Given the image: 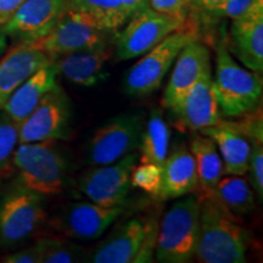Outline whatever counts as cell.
I'll return each instance as SVG.
<instances>
[{"mask_svg":"<svg viewBox=\"0 0 263 263\" xmlns=\"http://www.w3.org/2000/svg\"><path fill=\"white\" fill-rule=\"evenodd\" d=\"M200 228L195 257L201 263H244L249 233L213 196L199 197Z\"/></svg>","mask_w":263,"mask_h":263,"instance_id":"6da1fadb","label":"cell"},{"mask_svg":"<svg viewBox=\"0 0 263 263\" xmlns=\"http://www.w3.org/2000/svg\"><path fill=\"white\" fill-rule=\"evenodd\" d=\"M212 85L223 116L238 118L261 107L262 73L241 67L234 60L227 48L226 35L217 43Z\"/></svg>","mask_w":263,"mask_h":263,"instance_id":"7a4b0ae2","label":"cell"},{"mask_svg":"<svg viewBox=\"0 0 263 263\" xmlns=\"http://www.w3.org/2000/svg\"><path fill=\"white\" fill-rule=\"evenodd\" d=\"M11 162L17 170L16 180L44 197L61 194L70 185L68 161L57 141L18 144Z\"/></svg>","mask_w":263,"mask_h":263,"instance_id":"3957f363","label":"cell"},{"mask_svg":"<svg viewBox=\"0 0 263 263\" xmlns=\"http://www.w3.org/2000/svg\"><path fill=\"white\" fill-rule=\"evenodd\" d=\"M163 216L157 232L155 258L161 263H188L195 257L200 228L196 194L179 197Z\"/></svg>","mask_w":263,"mask_h":263,"instance_id":"277c9868","label":"cell"},{"mask_svg":"<svg viewBox=\"0 0 263 263\" xmlns=\"http://www.w3.org/2000/svg\"><path fill=\"white\" fill-rule=\"evenodd\" d=\"M156 216L130 218L117 227L88 256L93 263H149L155 254Z\"/></svg>","mask_w":263,"mask_h":263,"instance_id":"5b68a950","label":"cell"},{"mask_svg":"<svg viewBox=\"0 0 263 263\" xmlns=\"http://www.w3.org/2000/svg\"><path fill=\"white\" fill-rule=\"evenodd\" d=\"M47 215L44 196L15 180L0 192V246L27 241L44 224Z\"/></svg>","mask_w":263,"mask_h":263,"instance_id":"8992f818","label":"cell"},{"mask_svg":"<svg viewBox=\"0 0 263 263\" xmlns=\"http://www.w3.org/2000/svg\"><path fill=\"white\" fill-rule=\"evenodd\" d=\"M195 38H199L196 31L186 22L167 35L126 72L122 83L124 93L133 98L149 97L155 93L163 83L179 51Z\"/></svg>","mask_w":263,"mask_h":263,"instance_id":"52a82bcc","label":"cell"},{"mask_svg":"<svg viewBox=\"0 0 263 263\" xmlns=\"http://www.w3.org/2000/svg\"><path fill=\"white\" fill-rule=\"evenodd\" d=\"M188 18L163 15L144 6L134 12L115 34V61H127L140 58L155 48L167 35L179 29Z\"/></svg>","mask_w":263,"mask_h":263,"instance_id":"ba28073f","label":"cell"},{"mask_svg":"<svg viewBox=\"0 0 263 263\" xmlns=\"http://www.w3.org/2000/svg\"><path fill=\"white\" fill-rule=\"evenodd\" d=\"M145 126L143 112H124L107 120L99 127L87 147V163L103 166L114 163L139 149Z\"/></svg>","mask_w":263,"mask_h":263,"instance_id":"9c48e42d","label":"cell"},{"mask_svg":"<svg viewBox=\"0 0 263 263\" xmlns=\"http://www.w3.org/2000/svg\"><path fill=\"white\" fill-rule=\"evenodd\" d=\"M71 100L58 83L18 124V144L67 140L71 134Z\"/></svg>","mask_w":263,"mask_h":263,"instance_id":"30bf717a","label":"cell"},{"mask_svg":"<svg viewBox=\"0 0 263 263\" xmlns=\"http://www.w3.org/2000/svg\"><path fill=\"white\" fill-rule=\"evenodd\" d=\"M111 35L112 33L99 28L83 16L64 10L51 31L31 45L54 59L72 52L108 47Z\"/></svg>","mask_w":263,"mask_h":263,"instance_id":"8fae6325","label":"cell"},{"mask_svg":"<svg viewBox=\"0 0 263 263\" xmlns=\"http://www.w3.org/2000/svg\"><path fill=\"white\" fill-rule=\"evenodd\" d=\"M138 162L139 154L133 151L114 163L91 166L78 178V190L91 202L104 207L127 203L130 174Z\"/></svg>","mask_w":263,"mask_h":263,"instance_id":"7c38bea8","label":"cell"},{"mask_svg":"<svg viewBox=\"0 0 263 263\" xmlns=\"http://www.w3.org/2000/svg\"><path fill=\"white\" fill-rule=\"evenodd\" d=\"M127 203L104 207L94 202H68L50 219L52 230L70 239H99L112 223L126 211Z\"/></svg>","mask_w":263,"mask_h":263,"instance_id":"4fadbf2b","label":"cell"},{"mask_svg":"<svg viewBox=\"0 0 263 263\" xmlns=\"http://www.w3.org/2000/svg\"><path fill=\"white\" fill-rule=\"evenodd\" d=\"M64 5L65 0H27L3 25V31L15 45L34 44L51 31Z\"/></svg>","mask_w":263,"mask_h":263,"instance_id":"5bb4252c","label":"cell"},{"mask_svg":"<svg viewBox=\"0 0 263 263\" xmlns=\"http://www.w3.org/2000/svg\"><path fill=\"white\" fill-rule=\"evenodd\" d=\"M173 65L162 99L163 106L170 111L178 106L193 85L206 72L212 71L211 54L209 48L199 38H195L184 45Z\"/></svg>","mask_w":263,"mask_h":263,"instance_id":"9a60e30c","label":"cell"},{"mask_svg":"<svg viewBox=\"0 0 263 263\" xmlns=\"http://www.w3.org/2000/svg\"><path fill=\"white\" fill-rule=\"evenodd\" d=\"M171 112L182 129L200 132L216 126L222 115L213 90L212 71L206 72Z\"/></svg>","mask_w":263,"mask_h":263,"instance_id":"2e32d148","label":"cell"},{"mask_svg":"<svg viewBox=\"0 0 263 263\" xmlns=\"http://www.w3.org/2000/svg\"><path fill=\"white\" fill-rule=\"evenodd\" d=\"M227 48L249 70L263 71V6L232 20Z\"/></svg>","mask_w":263,"mask_h":263,"instance_id":"e0dca14e","label":"cell"},{"mask_svg":"<svg viewBox=\"0 0 263 263\" xmlns=\"http://www.w3.org/2000/svg\"><path fill=\"white\" fill-rule=\"evenodd\" d=\"M52 58L32 45L17 44L0 59V110L32 73Z\"/></svg>","mask_w":263,"mask_h":263,"instance_id":"ac0fdd59","label":"cell"},{"mask_svg":"<svg viewBox=\"0 0 263 263\" xmlns=\"http://www.w3.org/2000/svg\"><path fill=\"white\" fill-rule=\"evenodd\" d=\"M114 57L111 45L95 50L72 52L54 58L59 74L81 87H94L108 77L107 64Z\"/></svg>","mask_w":263,"mask_h":263,"instance_id":"d6986e66","label":"cell"},{"mask_svg":"<svg viewBox=\"0 0 263 263\" xmlns=\"http://www.w3.org/2000/svg\"><path fill=\"white\" fill-rule=\"evenodd\" d=\"M162 182L156 199L172 200L195 193L197 190V174L195 161L189 147L179 144L168 153L161 164Z\"/></svg>","mask_w":263,"mask_h":263,"instance_id":"ffe728a7","label":"cell"},{"mask_svg":"<svg viewBox=\"0 0 263 263\" xmlns=\"http://www.w3.org/2000/svg\"><path fill=\"white\" fill-rule=\"evenodd\" d=\"M59 72L54 59L32 73L14 91L3 111L20 124L34 110L44 95L58 84Z\"/></svg>","mask_w":263,"mask_h":263,"instance_id":"44dd1931","label":"cell"},{"mask_svg":"<svg viewBox=\"0 0 263 263\" xmlns=\"http://www.w3.org/2000/svg\"><path fill=\"white\" fill-rule=\"evenodd\" d=\"M200 133L215 141L223 161V174L245 176L251 151L250 140L222 120L216 126L203 128Z\"/></svg>","mask_w":263,"mask_h":263,"instance_id":"7402d4cb","label":"cell"},{"mask_svg":"<svg viewBox=\"0 0 263 263\" xmlns=\"http://www.w3.org/2000/svg\"><path fill=\"white\" fill-rule=\"evenodd\" d=\"M189 150L195 161L199 197L211 196L223 176V161L215 141L201 133L193 132Z\"/></svg>","mask_w":263,"mask_h":263,"instance_id":"603a6c76","label":"cell"},{"mask_svg":"<svg viewBox=\"0 0 263 263\" xmlns=\"http://www.w3.org/2000/svg\"><path fill=\"white\" fill-rule=\"evenodd\" d=\"M64 10L83 16L112 34L128 21L122 0H65Z\"/></svg>","mask_w":263,"mask_h":263,"instance_id":"cb8c5ba5","label":"cell"},{"mask_svg":"<svg viewBox=\"0 0 263 263\" xmlns=\"http://www.w3.org/2000/svg\"><path fill=\"white\" fill-rule=\"evenodd\" d=\"M171 130L163 114L154 108L145 121L139 145V162L161 166L170 153Z\"/></svg>","mask_w":263,"mask_h":263,"instance_id":"d4e9b609","label":"cell"},{"mask_svg":"<svg viewBox=\"0 0 263 263\" xmlns=\"http://www.w3.org/2000/svg\"><path fill=\"white\" fill-rule=\"evenodd\" d=\"M211 196L236 217L248 216L256 207L255 193L244 176L221 178Z\"/></svg>","mask_w":263,"mask_h":263,"instance_id":"484cf974","label":"cell"},{"mask_svg":"<svg viewBox=\"0 0 263 263\" xmlns=\"http://www.w3.org/2000/svg\"><path fill=\"white\" fill-rule=\"evenodd\" d=\"M42 246L41 263H73L87 261L88 254L80 245L61 239H39Z\"/></svg>","mask_w":263,"mask_h":263,"instance_id":"4316f807","label":"cell"},{"mask_svg":"<svg viewBox=\"0 0 263 263\" xmlns=\"http://www.w3.org/2000/svg\"><path fill=\"white\" fill-rule=\"evenodd\" d=\"M18 145V124L0 110V172L9 166Z\"/></svg>","mask_w":263,"mask_h":263,"instance_id":"83f0119b","label":"cell"},{"mask_svg":"<svg viewBox=\"0 0 263 263\" xmlns=\"http://www.w3.org/2000/svg\"><path fill=\"white\" fill-rule=\"evenodd\" d=\"M162 182L161 166L155 163H140L134 167L130 174V184L134 188L141 189L150 196L157 197Z\"/></svg>","mask_w":263,"mask_h":263,"instance_id":"f1b7e54d","label":"cell"},{"mask_svg":"<svg viewBox=\"0 0 263 263\" xmlns=\"http://www.w3.org/2000/svg\"><path fill=\"white\" fill-rule=\"evenodd\" d=\"M249 183L257 196L258 201H263V143L251 141V151L249 157Z\"/></svg>","mask_w":263,"mask_h":263,"instance_id":"f546056e","label":"cell"},{"mask_svg":"<svg viewBox=\"0 0 263 263\" xmlns=\"http://www.w3.org/2000/svg\"><path fill=\"white\" fill-rule=\"evenodd\" d=\"M238 118H241V120L238 121V122H229V121H227V122L233 129H235L238 133L250 140V143L251 141L263 143V121L261 107Z\"/></svg>","mask_w":263,"mask_h":263,"instance_id":"4dcf8cb0","label":"cell"},{"mask_svg":"<svg viewBox=\"0 0 263 263\" xmlns=\"http://www.w3.org/2000/svg\"><path fill=\"white\" fill-rule=\"evenodd\" d=\"M258 6H263V0H223L213 15L235 20L249 14Z\"/></svg>","mask_w":263,"mask_h":263,"instance_id":"1f68e13d","label":"cell"},{"mask_svg":"<svg viewBox=\"0 0 263 263\" xmlns=\"http://www.w3.org/2000/svg\"><path fill=\"white\" fill-rule=\"evenodd\" d=\"M147 6L160 14L183 18H188L189 10L192 8L190 0H147Z\"/></svg>","mask_w":263,"mask_h":263,"instance_id":"d6a6232c","label":"cell"},{"mask_svg":"<svg viewBox=\"0 0 263 263\" xmlns=\"http://www.w3.org/2000/svg\"><path fill=\"white\" fill-rule=\"evenodd\" d=\"M2 262L4 263H41L42 261V246L39 240L26 249L3 256Z\"/></svg>","mask_w":263,"mask_h":263,"instance_id":"836d02e7","label":"cell"},{"mask_svg":"<svg viewBox=\"0 0 263 263\" xmlns=\"http://www.w3.org/2000/svg\"><path fill=\"white\" fill-rule=\"evenodd\" d=\"M27 0H0V25H4Z\"/></svg>","mask_w":263,"mask_h":263,"instance_id":"e575fe53","label":"cell"},{"mask_svg":"<svg viewBox=\"0 0 263 263\" xmlns=\"http://www.w3.org/2000/svg\"><path fill=\"white\" fill-rule=\"evenodd\" d=\"M222 3L223 0H192L190 5L199 10V11L213 15Z\"/></svg>","mask_w":263,"mask_h":263,"instance_id":"d590c367","label":"cell"},{"mask_svg":"<svg viewBox=\"0 0 263 263\" xmlns=\"http://www.w3.org/2000/svg\"><path fill=\"white\" fill-rule=\"evenodd\" d=\"M124 11L128 16V20L134 12L147 5V0H122Z\"/></svg>","mask_w":263,"mask_h":263,"instance_id":"8d00e7d4","label":"cell"},{"mask_svg":"<svg viewBox=\"0 0 263 263\" xmlns=\"http://www.w3.org/2000/svg\"><path fill=\"white\" fill-rule=\"evenodd\" d=\"M8 35L5 34L4 31H3V26L0 25V58L3 57V54L8 49Z\"/></svg>","mask_w":263,"mask_h":263,"instance_id":"74e56055","label":"cell"},{"mask_svg":"<svg viewBox=\"0 0 263 263\" xmlns=\"http://www.w3.org/2000/svg\"><path fill=\"white\" fill-rule=\"evenodd\" d=\"M190 3H192V0H190Z\"/></svg>","mask_w":263,"mask_h":263,"instance_id":"f35d334b","label":"cell"}]
</instances>
